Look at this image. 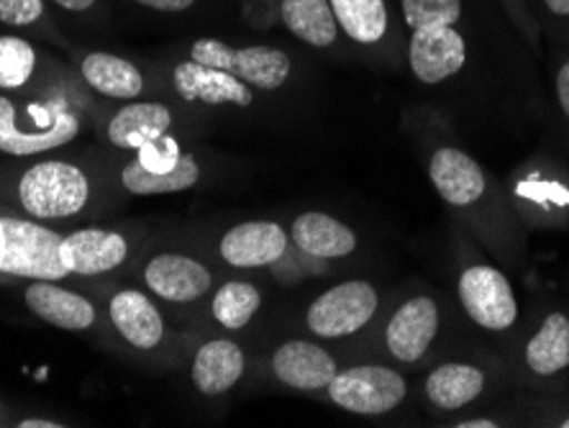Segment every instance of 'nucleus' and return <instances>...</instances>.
<instances>
[{
	"label": "nucleus",
	"mask_w": 569,
	"mask_h": 428,
	"mask_svg": "<svg viewBox=\"0 0 569 428\" xmlns=\"http://www.w3.org/2000/svg\"><path fill=\"white\" fill-rule=\"evenodd\" d=\"M421 145L426 172L447 211L498 265L513 272L523 270L529 257V231L510 206L506 182L447 131L429 126L421 131Z\"/></svg>",
	"instance_id": "f257e3e1"
},
{
	"label": "nucleus",
	"mask_w": 569,
	"mask_h": 428,
	"mask_svg": "<svg viewBox=\"0 0 569 428\" xmlns=\"http://www.w3.org/2000/svg\"><path fill=\"white\" fill-rule=\"evenodd\" d=\"M100 203V185L86 165L47 157L0 170V208L31 221L60 226L86 218Z\"/></svg>",
	"instance_id": "f03ea898"
},
{
	"label": "nucleus",
	"mask_w": 569,
	"mask_h": 428,
	"mask_svg": "<svg viewBox=\"0 0 569 428\" xmlns=\"http://www.w3.org/2000/svg\"><path fill=\"white\" fill-rule=\"evenodd\" d=\"M0 92V155L29 159L60 152L86 129L80 100L54 86L41 96Z\"/></svg>",
	"instance_id": "7ed1b4c3"
},
{
	"label": "nucleus",
	"mask_w": 569,
	"mask_h": 428,
	"mask_svg": "<svg viewBox=\"0 0 569 428\" xmlns=\"http://www.w3.org/2000/svg\"><path fill=\"white\" fill-rule=\"evenodd\" d=\"M510 206L526 231L569 229V159L557 141H547L506 180Z\"/></svg>",
	"instance_id": "20e7f679"
},
{
	"label": "nucleus",
	"mask_w": 569,
	"mask_h": 428,
	"mask_svg": "<svg viewBox=\"0 0 569 428\" xmlns=\"http://www.w3.org/2000/svg\"><path fill=\"white\" fill-rule=\"evenodd\" d=\"M513 377L537 396L569 392V306H547L513 347Z\"/></svg>",
	"instance_id": "39448f33"
},
{
	"label": "nucleus",
	"mask_w": 569,
	"mask_h": 428,
	"mask_svg": "<svg viewBox=\"0 0 569 428\" xmlns=\"http://www.w3.org/2000/svg\"><path fill=\"white\" fill-rule=\"evenodd\" d=\"M457 303L467 321L488 337H513L521 329V300L503 265L472 259L459 267Z\"/></svg>",
	"instance_id": "423d86ee"
},
{
	"label": "nucleus",
	"mask_w": 569,
	"mask_h": 428,
	"mask_svg": "<svg viewBox=\"0 0 569 428\" xmlns=\"http://www.w3.org/2000/svg\"><path fill=\"white\" fill-rule=\"evenodd\" d=\"M62 237L54 226L0 208V282L67 280L70 275L60 259Z\"/></svg>",
	"instance_id": "0eeeda50"
},
{
	"label": "nucleus",
	"mask_w": 569,
	"mask_h": 428,
	"mask_svg": "<svg viewBox=\"0 0 569 428\" xmlns=\"http://www.w3.org/2000/svg\"><path fill=\"white\" fill-rule=\"evenodd\" d=\"M380 306L378 285L365 277H351L318 292L306 308V329L326 341L357 337L375 321Z\"/></svg>",
	"instance_id": "6e6552de"
},
{
	"label": "nucleus",
	"mask_w": 569,
	"mask_h": 428,
	"mask_svg": "<svg viewBox=\"0 0 569 428\" xmlns=\"http://www.w3.org/2000/svg\"><path fill=\"white\" fill-rule=\"evenodd\" d=\"M331 406L347 410L351 416L380 418L403 408L411 396V382L390 365H351L339 369L329 388Z\"/></svg>",
	"instance_id": "1a4fd4ad"
},
{
	"label": "nucleus",
	"mask_w": 569,
	"mask_h": 428,
	"mask_svg": "<svg viewBox=\"0 0 569 428\" xmlns=\"http://www.w3.org/2000/svg\"><path fill=\"white\" fill-rule=\"evenodd\" d=\"M188 60L219 67L259 92H278L292 78L290 54L270 44L233 47L221 39L203 37L188 47Z\"/></svg>",
	"instance_id": "9d476101"
},
{
	"label": "nucleus",
	"mask_w": 569,
	"mask_h": 428,
	"mask_svg": "<svg viewBox=\"0 0 569 428\" xmlns=\"http://www.w3.org/2000/svg\"><path fill=\"white\" fill-rule=\"evenodd\" d=\"M443 331V303L433 292H413L392 308L382 347L400 367H416L431 355Z\"/></svg>",
	"instance_id": "9b49d317"
},
{
	"label": "nucleus",
	"mask_w": 569,
	"mask_h": 428,
	"mask_svg": "<svg viewBox=\"0 0 569 428\" xmlns=\"http://www.w3.org/2000/svg\"><path fill=\"white\" fill-rule=\"evenodd\" d=\"M496 388V369L475 357H451L433 365L423 377L426 406L439 416H459L490 396Z\"/></svg>",
	"instance_id": "f8f14e48"
},
{
	"label": "nucleus",
	"mask_w": 569,
	"mask_h": 428,
	"mask_svg": "<svg viewBox=\"0 0 569 428\" xmlns=\"http://www.w3.org/2000/svg\"><path fill=\"white\" fill-rule=\"evenodd\" d=\"M406 62L421 86L439 88L465 72L470 62V41L459 27L408 31Z\"/></svg>",
	"instance_id": "ddd939ff"
},
{
	"label": "nucleus",
	"mask_w": 569,
	"mask_h": 428,
	"mask_svg": "<svg viewBox=\"0 0 569 428\" xmlns=\"http://www.w3.org/2000/svg\"><path fill=\"white\" fill-rule=\"evenodd\" d=\"M133 255V237L123 229L82 226L60 241V259L70 277H103L121 270Z\"/></svg>",
	"instance_id": "4468645a"
},
{
	"label": "nucleus",
	"mask_w": 569,
	"mask_h": 428,
	"mask_svg": "<svg viewBox=\"0 0 569 428\" xmlns=\"http://www.w3.org/2000/svg\"><path fill=\"white\" fill-rule=\"evenodd\" d=\"M149 296L172 306H190L203 300L213 290V272L186 251H159L149 257L141 270Z\"/></svg>",
	"instance_id": "2eb2a0df"
},
{
	"label": "nucleus",
	"mask_w": 569,
	"mask_h": 428,
	"mask_svg": "<svg viewBox=\"0 0 569 428\" xmlns=\"http://www.w3.org/2000/svg\"><path fill=\"white\" fill-rule=\"evenodd\" d=\"M170 86L182 103L206 108H249L257 90L226 70L196 60H180L170 72Z\"/></svg>",
	"instance_id": "dca6fc26"
},
{
	"label": "nucleus",
	"mask_w": 569,
	"mask_h": 428,
	"mask_svg": "<svg viewBox=\"0 0 569 428\" xmlns=\"http://www.w3.org/2000/svg\"><path fill=\"white\" fill-rule=\"evenodd\" d=\"M290 231L270 218L241 221L221 233L219 259L233 270H264L290 251Z\"/></svg>",
	"instance_id": "f3484780"
},
{
	"label": "nucleus",
	"mask_w": 569,
	"mask_h": 428,
	"mask_svg": "<svg viewBox=\"0 0 569 428\" xmlns=\"http://www.w3.org/2000/svg\"><path fill=\"white\" fill-rule=\"evenodd\" d=\"M270 369L282 388L326 392L339 372V359L311 339H284L270 357Z\"/></svg>",
	"instance_id": "a211bd4d"
},
{
	"label": "nucleus",
	"mask_w": 569,
	"mask_h": 428,
	"mask_svg": "<svg viewBox=\"0 0 569 428\" xmlns=\"http://www.w3.org/2000/svg\"><path fill=\"white\" fill-rule=\"evenodd\" d=\"M23 303L39 321L62 331H90L98 326V308L88 296L64 288L62 280H31Z\"/></svg>",
	"instance_id": "6ab92c4d"
},
{
	"label": "nucleus",
	"mask_w": 569,
	"mask_h": 428,
	"mask_svg": "<svg viewBox=\"0 0 569 428\" xmlns=\"http://www.w3.org/2000/svg\"><path fill=\"white\" fill-rule=\"evenodd\" d=\"M174 129V111L164 100H127L106 123V141L121 152H137L149 141L162 139Z\"/></svg>",
	"instance_id": "aec40b11"
},
{
	"label": "nucleus",
	"mask_w": 569,
	"mask_h": 428,
	"mask_svg": "<svg viewBox=\"0 0 569 428\" xmlns=\"http://www.w3.org/2000/svg\"><path fill=\"white\" fill-rule=\"evenodd\" d=\"M78 78L88 90L106 100H137L147 92L149 80L147 72L139 64L103 49H88L78 57Z\"/></svg>",
	"instance_id": "412c9836"
},
{
	"label": "nucleus",
	"mask_w": 569,
	"mask_h": 428,
	"mask_svg": "<svg viewBox=\"0 0 569 428\" xmlns=\"http://www.w3.org/2000/svg\"><path fill=\"white\" fill-rule=\"evenodd\" d=\"M108 318L116 334L139 351H152L167 339V324L149 292L123 288L108 300Z\"/></svg>",
	"instance_id": "4be33fe9"
},
{
	"label": "nucleus",
	"mask_w": 569,
	"mask_h": 428,
	"mask_svg": "<svg viewBox=\"0 0 569 428\" xmlns=\"http://www.w3.org/2000/svg\"><path fill=\"white\" fill-rule=\"evenodd\" d=\"M247 351L229 337L200 344L190 362V380L200 396L223 398L244 380Z\"/></svg>",
	"instance_id": "5701e85b"
},
{
	"label": "nucleus",
	"mask_w": 569,
	"mask_h": 428,
	"mask_svg": "<svg viewBox=\"0 0 569 428\" xmlns=\"http://www.w3.org/2000/svg\"><path fill=\"white\" fill-rule=\"evenodd\" d=\"M341 37L367 52H378L396 41V16L388 0H329Z\"/></svg>",
	"instance_id": "b1692460"
},
{
	"label": "nucleus",
	"mask_w": 569,
	"mask_h": 428,
	"mask_svg": "<svg viewBox=\"0 0 569 428\" xmlns=\"http://www.w3.org/2000/svg\"><path fill=\"white\" fill-rule=\"evenodd\" d=\"M290 245L313 259H345L359 247L357 231L337 216L323 211L298 213L290 223Z\"/></svg>",
	"instance_id": "393cba45"
},
{
	"label": "nucleus",
	"mask_w": 569,
	"mask_h": 428,
	"mask_svg": "<svg viewBox=\"0 0 569 428\" xmlns=\"http://www.w3.org/2000/svg\"><path fill=\"white\" fill-rule=\"evenodd\" d=\"M278 16L292 39L318 52H329L345 39L329 0H278Z\"/></svg>",
	"instance_id": "a878e982"
},
{
	"label": "nucleus",
	"mask_w": 569,
	"mask_h": 428,
	"mask_svg": "<svg viewBox=\"0 0 569 428\" xmlns=\"http://www.w3.org/2000/svg\"><path fill=\"white\" fill-rule=\"evenodd\" d=\"M44 52L19 33H0V92H23L44 74Z\"/></svg>",
	"instance_id": "bb28decb"
},
{
	"label": "nucleus",
	"mask_w": 569,
	"mask_h": 428,
	"mask_svg": "<svg viewBox=\"0 0 569 428\" xmlns=\"http://www.w3.org/2000/svg\"><path fill=\"white\" fill-rule=\"evenodd\" d=\"M264 296L249 280H226L211 298V313L226 331H244L262 310Z\"/></svg>",
	"instance_id": "cd10ccee"
},
{
	"label": "nucleus",
	"mask_w": 569,
	"mask_h": 428,
	"mask_svg": "<svg viewBox=\"0 0 569 428\" xmlns=\"http://www.w3.org/2000/svg\"><path fill=\"white\" fill-rule=\"evenodd\" d=\"M398 16L406 31L459 27L465 0H398Z\"/></svg>",
	"instance_id": "c85d7f7f"
},
{
	"label": "nucleus",
	"mask_w": 569,
	"mask_h": 428,
	"mask_svg": "<svg viewBox=\"0 0 569 428\" xmlns=\"http://www.w3.org/2000/svg\"><path fill=\"white\" fill-rule=\"evenodd\" d=\"M551 88H555V141L562 147V152L569 159V52H559L555 60V72H551Z\"/></svg>",
	"instance_id": "c756f323"
},
{
	"label": "nucleus",
	"mask_w": 569,
	"mask_h": 428,
	"mask_svg": "<svg viewBox=\"0 0 569 428\" xmlns=\"http://www.w3.org/2000/svg\"><path fill=\"white\" fill-rule=\"evenodd\" d=\"M47 21V0H0V27L37 29Z\"/></svg>",
	"instance_id": "7c9ffc66"
},
{
	"label": "nucleus",
	"mask_w": 569,
	"mask_h": 428,
	"mask_svg": "<svg viewBox=\"0 0 569 428\" xmlns=\"http://www.w3.org/2000/svg\"><path fill=\"white\" fill-rule=\"evenodd\" d=\"M500 6L506 8L510 21H513L516 29L523 33V39L529 41L533 49H539L541 27H539L537 13H533V8L529 6V0H500Z\"/></svg>",
	"instance_id": "2f4dec72"
},
{
	"label": "nucleus",
	"mask_w": 569,
	"mask_h": 428,
	"mask_svg": "<svg viewBox=\"0 0 569 428\" xmlns=\"http://www.w3.org/2000/svg\"><path fill=\"white\" fill-rule=\"evenodd\" d=\"M537 19L551 23V29L569 31V0H537Z\"/></svg>",
	"instance_id": "473e14b6"
},
{
	"label": "nucleus",
	"mask_w": 569,
	"mask_h": 428,
	"mask_svg": "<svg viewBox=\"0 0 569 428\" xmlns=\"http://www.w3.org/2000/svg\"><path fill=\"white\" fill-rule=\"evenodd\" d=\"M131 3L139 8H147V11L180 16V13H190L192 8H198L200 0H131Z\"/></svg>",
	"instance_id": "72a5a7b5"
},
{
	"label": "nucleus",
	"mask_w": 569,
	"mask_h": 428,
	"mask_svg": "<svg viewBox=\"0 0 569 428\" xmlns=\"http://www.w3.org/2000/svg\"><path fill=\"white\" fill-rule=\"evenodd\" d=\"M52 6L57 11H62L67 16H96L100 8V0H47V8Z\"/></svg>",
	"instance_id": "f704fd0d"
},
{
	"label": "nucleus",
	"mask_w": 569,
	"mask_h": 428,
	"mask_svg": "<svg viewBox=\"0 0 569 428\" xmlns=\"http://www.w3.org/2000/svg\"><path fill=\"white\" fill-rule=\"evenodd\" d=\"M451 428H503L508 426L506 418L496 416H459L449 424Z\"/></svg>",
	"instance_id": "c9c22d12"
},
{
	"label": "nucleus",
	"mask_w": 569,
	"mask_h": 428,
	"mask_svg": "<svg viewBox=\"0 0 569 428\" xmlns=\"http://www.w3.org/2000/svg\"><path fill=\"white\" fill-rule=\"evenodd\" d=\"M16 426H19V428H60L64 424L49 421V418H23V421H19Z\"/></svg>",
	"instance_id": "e433bc0d"
},
{
	"label": "nucleus",
	"mask_w": 569,
	"mask_h": 428,
	"mask_svg": "<svg viewBox=\"0 0 569 428\" xmlns=\"http://www.w3.org/2000/svg\"><path fill=\"white\" fill-rule=\"evenodd\" d=\"M0 418H3V402H0Z\"/></svg>",
	"instance_id": "4c0bfd02"
}]
</instances>
